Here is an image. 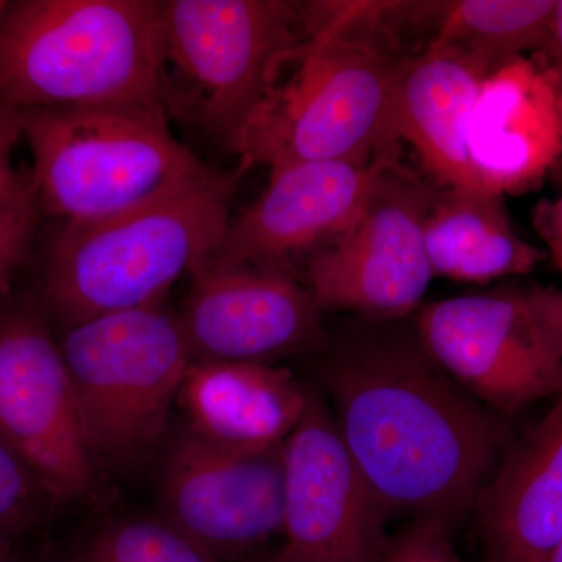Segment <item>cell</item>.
Returning <instances> with one entry per match:
<instances>
[{
    "label": "cell",
    "instance_id": "29",
    "mask_svg": "<svg viewBox=\"0 0 562 562\" xmlns=\"http://www.w3.org/2000/svg\"><path fill=\"white\" fill-rule=\"evenodd\" d=\"M0 562H11L10 539L3 535H0Z\"/></svg>",
    "mask_w": 562,
    "mask_h": 562
},
{
    "label": "cell",
    "instance_id": "8",
    "mask_svg": "<svg viewBox=\"0 0 562 562\" xmlns=\"http://www.w3.org/2000/svg\"><path fill=\"white\" fill-rule=\"evenodd\" d=\"M0 436L20 453L54 501L94 513L113 505L95 461L58 341L33 303L0 316Z\"/></svg>",
    "mask_w": 562,
    "mask_h": 562
},
{
    "label": "cell",
    "instance_id": "20",
    "mask_svg": "<svg viewBox=\"0 0 562 562\" xmlns=\"http://www.w3.org/2000/svg\"><path fill=\"white\" fill-rule=\"evenodd\" d=\"M557 0H464L447 3L435 41L471 54L490 72L541 52Z\"/></svg>",
    "mask_w": 562,
    "mask_h": 562
},
{
    "label": "cell",
    "instance_id": "30",
    "mask_svg": "<svg viewBox=\"0 0 562 562\" xmlns=\"http://www.w3.org/2000/svg\"><path fill=\"white\" fill-rule=\"evenodd\" d=\"M549 247L554 265L562 271V241H549Z\"/></svg>",
    "mask_w": 562,
    "mask_h": 562
},
{
    "label": "cell",
    "instance_id": "16",
    "mask_svg": "<svg viewBox=\"0 0 562 562\" xmlns=\"http://www.w3.org/2000/svg\"><path fill=\"white\" fill-rule=\"evenodd\" d=\"M484 562H546L562 538V392L503 457L473 506Z\"/></svg>",
    "mask_w": 562,
    "mask_h": 562
},
{
    "label": "cell",
    "instance_id": "3",
    "mask_svg": "<svg viewBox=\"0 0 562 562\" xmlns=\"http://www.w3.org/2000/svg\"><path fill=\"white\" fill-rule=\"evenodd\" d=\"M160 0H21L0 13V105L161 109Z\"/></svg>",
    "mask_w": 562,
    "mask_h": 562
},
{
    "label": "cell",
    "instance_id": "19",
    "mask_svg": "<svg viewBox=\"0 0 562 562\" xmlns=\"http://www.w3.org/2000/svg\"><path fill=\"white\" fill-rule=\"evenodd\" d=\"M425 249L435 276L468 283L525 276L546 255L513 231L502 195L483 190L438 192Z\"/></svg>",
    "mask_w": 562,
    "mask_h": 562
},
{
    "label": "cell",
    "instance_id": "27",
    "mask_svg": "<svg viewBox=\"0 0 562 562\" xmlns=\"http://www.w3.org/2000/svg\"><path fill=\"white\" fill-rule=\"evenodd\" d=\"M541 55L543 63L553 70L562 88V0H557L549 35H547Z\"/></svg>",
    "mask_w": 562,
    "mask_h": 562
},
{
    "label": "cell",
    "instance_id": "7",
    "mask_svg": "<svg viewBox=\"0 0 562 562\" xmlns=\"http://www.w3.org/2000/svg\"><path fill=\"white\" fill-rule=\"evenodd\" d=\"M162 106L232 151L306 33L305 3L162 0Z\"/></svg>",
    "mask_w": 562,
    "mask_h": 562
},
{
    "label": "cell",
    "instance_id": "2",
    "mask_svg": "<svg viewBox=\"0 0 562 562\" xmlns=\"http://www.w3.org/2000/svg\"><path fill=\"white\" fill-rule=\"evenodd\" d=\"M380 3H305L306 33L233 144L250 169L395 158L402 61L373 33Z\"/></svg>",
    "mask_w": 562,
    "mask_h": 562
},
{
    "label": "cell",
    "instance_id": "31",
    "mask_svg": "<svg viewBox=\"0 0 562 562\" xmlns=\"http://www.w3.org/2000/svg\"><path fill=\"white\" fill-rule=\"evenodd\" d=\"M546 562H562V538L560 539V542L557 543V547H554V550L552 554H550L549 560Z\"/></svg>",
    "mask_w": 562,
    "mask_h": 562
},
{
    "label": "cell",
    "instance_id": "11",
    "mask_svg": "<svg viewBox=\"0 0 562 562\" xmlns=\"http://www.w3.org/2000/svg\"><path fill=\"white\" fill-rule=\"evenodd\" d=\"M387 514L351 460L335 417L310 391L284 441L283 547L271 562H382Z\"/></svg>",
    "mask_w": 562,
    "mask_h": 562
},
{
    "label": "cell",
    "instance_id": "14",
    "mask_svg": "<svg viewBox=\"0 0 562 562\" xmlns=\"http://www.w3.org/2000/svg\"><path fill=\"white\" fill-rule=\"evenodd\" d=\"M397 158L369 162L301 161L271 169L268 188L236 220L210 258L213 266L286 265L350 227L373 183Z\"/></svg>",
    "mask_w": 562,
    "mask_h": 562
},
{
    "label": "cell",
    "instance_id": "26",
    "mask_svg": "<svg viewBox=\"0 0 562 562\" xmlns=\"http://www.w3.org/2000/svg\"><path fill=\"white\" fill-rule=\"evenodd\" d=\"M524 294L536 319L562 355V290L535 286Z\"/></svg>",
    "mask_w": 562,
    "mask_h": 562
},
{
    "label": "cell",
    "instance_id": "23",
    "mask_svg": "<svg viewBox=\"0 0 562 562\" xmlns=\"http://www.w3.org/2000/svg\"><path fill=\"white\" fill-rule=\"evenodd\" d=\"M40 213L31 172H22L16 188L0 199V301L27 258Z\"/></svg>",
    "mask_w": 562,
    "mask_h": 562
},
{
    "label": "cell",
    "instance_id": "10",
    "mask_svg": "<svg viewBox=\"0 0 562 562\" xmlns=\"http://www.w3.org/2000/svg\"><path fill=\"white\" fill-rule=\"evenodd\" d=\"M414 330L431 360L498 416L562 392L561 351L524 291L430 303L420 310Z\"/></svg>",
    "mask_w": 562,
    "mask_h": 562
},
{
    "label": "cell",
    "instance_id": "25",
    "mask_svg": "<svg viewBox=\"0 0 562 562\" xmlns=\"http://www.w3.org/2000/svg\"><path fill=\"white\" fill-rule=\"evenodd\" d=\"M22 138L20 111L0 105V199L20 183L22 172L14 171L13 151Z\"/></svg>",
    "mask_w": 562,
    "mask_h": 562
},
{
    "label": "cell",
    "instance_id": "1",
    "mask_svg": "<svg viewBox=\"0 0 562 562\" xmlns=\"http://www.w3.org/2000/svg\"><path fill=\"white\" fill-rule=\"evenodd\" d=\"M336 427L387 516L453 525L475 506L506 431L413 335L350 339L319 366Z\"/></svg>",
    "mask_w": 562,
    "mask_h": 562
},
{
    "label": "cell",
    "instance_id": "21",
    "mask_svg": "<svg viewBox=\"0 0 562 562\" xmlns=\"http://www.w3.org/2000/svg\"><path fill=\"white\" fill-rule=\"evenodd\" d=\"M72 562H221L161 517H122L101 525Z\"/></svg>",
    "mask_w": 562,
    "mask_h": 562
},
{
    "label": "cell",
    "instance_id": "5",
    "mask_svg": "<svg viewBox=\"0 0 562 562\" xmlns=\"http://www.w3.org/2000/svg\"><path fill=\"white\" fill-rule=\"evenodd\" d=\"M41 213L92 224L149 205L213 177L172 135L161 109L22 111Z\"/></svg>",
    "mask_w": 562,
    "mask_h": 562
},
{
    "label": "cell",
    "instance_id": "9",
    "mask_svg": "<svg viewBox=\"0 0 562 562\" xmlns=\"http://www.w3.org/2000/svg\"><path fill=\"white\" fill-rule=\"evenodd\" d=\"M436 195L398 162L383 169L357 220L310 258L308 288L324 312L386 322L420 305L435 277L425 222Z\"/></svg>",
    "mask_w": 562,
    "mask_h": 562
},
{
    "label": "cell",
    "instance_id": "34",
    "mask_svg": "<svg viewBox=\"0 0 562 562\" xmlns=\"http://www.w3.org/2000/svg\"><path fill=\"white\" fill-rule=\"evenodd\" d=\"M265 562H271V561H265Z\"/></svg>",
    "mask_w": 562,
    "mask_h": 562
},
{
    "label": "cell",
    "instance_id": "24",
    "mask_svg": "<svg viewBox=\"0 0 562 562\" xmlns=\"http://www.w3.org/2000/svg\"><path fill=\"white\" fill-rule=\"evenodd\" d=\"M452 525L436 517H416L391 539L382 562H464L450 538Z\"/></svg>",
    "mask_w": 562,
    "mask_h": 562
},
{
    "label": "cell",
    "instance_id": "22",
    "mask_svg": "<svg viewBox=\"0 0 562 562\" xmlns=\"http://www.w3.org/2000/svg\"><path fill=\"white\" fill-rule=\"evenodd\" d=\"M52 502L27 462L0 436V535L9 538L38 524Z\"/></svg>",
    "mask_w": 562,
    "mask_h": 562
},
{
    "label": "cell",
    "instance_id": "4",
    "mask_svg": "<svg viewBox=\"0 0 562 562\" xmlns=\"http://www.w3.org/2000/svg\"><path fill=\"white\" fill-rule=\"evenodd\" d=\"M250 171L239 161L187 190L121 216L61 224L52 239L44 302L63 327L160 303L183 273L217 250L233 198Z\"/></svg>",
    "mask_w": 562,
    "mask_h": 562
},
{
    "label": "cell",
    "instance_id": "12",
    "mask_svg": "<svg viewBox=\"0 0 562 562\" xmlns=\"http://www.w3.org/2000/svg\"><path fill=\"white\" fill-rule=\"evenodd\" d=\"M283 505L284 442L233 450L188 427L172 439L158 517L216 560L241 557L279 535Z\"/></svg>",
    "mask_w": 562,
    "mask_h": 562
},
{
    "label": "cell",
    "instance_id": "32",
    "mask_svg": "<svg viewBox=\"0 0 562 562\" xmlns=\"http://www.w3.org/2000/svg\"><path fill=\"white\" fill-rule=\"evenodd\" d=\"M41 562H72V560H61V558L49 557Z\"/></svg>",
    "mask_w": 562,
    "mask_h": 562
},
{
    "label": "cell",
    "instance_id": "17",
    "mask_svg": "<svg viewBox=\"0 0 562 562\" xmlns=\"http://www.w3.org/2000/svg\"><path fill=\"white\" fill-rule=\"evenodd\" d=\"M490 76L471 54L438 41L398 69L395 133L412 144L432 179L447 190H482L469 155V125Z\"/></svg>",
    "mask_w": 562,
    "mask_h": 562
},
{
    "label": "cell",
    "instance_id": "28",
    "mask_svg": "<svg viewBox=\"0 0 562 562\" xmlns=\"http://www.w3.org/2000/svg\"><path fill=\"white\" fill-rule=\"evenodd\" d=\"M536 221L547 243L562 241V195L558 201L543 203Z\"/></svg>",
    "mask_w": 562,
    "mask_h": 562
},
{
    "label": "cell",
    "instance_id": "18",
    "mask_svg": "<svg viewBox=\"0 0 562 562\" xmlns=\"http://www.w3.org/2000/svg\"><path fill=\"white\" fill-rule=\"evenodd\" d=\"M310 391L291 369L257 362H192L177 402L188 428L233 450L279 446L297 427Z\"/></svg>",
    "mask_w": 562,
    "mask_h": 562
},
{
    "label": "cell",
    "instance_id": "6",
    "mask_svg": "<svg viewBox=\"0 0 562 562\" xmlns=\"http://www.w3.org/2000/svg\"><path fill=\"white\" fill-rule=\"evenodd\" d=\"M58 347L95 461L105 473L138 471L192 364L180 314L161 302L105 314L65 328Z\"/></svg>",
    "mask_w": 562,
    "mask_h": 562
},
{
    "label": "cell",
    "instance_id": "33",
    "mask_svg": "<svg viewBox=\"0 0 562 562\" xmlns=\"http://www.w3.org/2000/svg\"><path fill=\"white\" fill-rule=\"evenodd\" d=\"M9 3L10 2H3V0H0V13L9 7Z\"/></svg>",
    "mask_w": 562,
    "mask_h": 562
},
{
    "label": "cell",
    "instance_id": "13",
    "mask_svg": "<svg viewBox=\"0 0 562 562\" xmlns=\"http://www.w3.org/2000/svg\"><path fill=\"white\" fill-rule=\"evenodd\" d=\"M180 317L192 362L276 364L328 347L324 310L286 265L203 262Z\"/></svg>",
    "mask_w": 562,
    "mask_h": 562
},
{
    "label": "cell",
    "instance_id": "15",
    "mask_svg": "<svg viewBox=\"0 0 562 562\" xmlns=\"http://www.w3.org/2000/svg\"><path fill=\"white\" fill-rule=\"evenodd\" d=\"M479 187L531 190L562 155V88L542 58L520 57L483 81L469 125Z\"/></svg>",
    "mask_w": 562,
    "mask_h": 562
}]
</instances>
